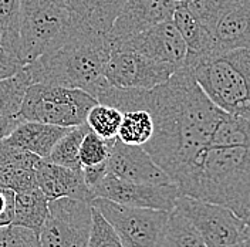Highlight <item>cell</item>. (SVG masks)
<instances>
[{
	"mask_svg": "<svg viewBox=\"0 0 250 247\" xmlns=\"http://www.w3.org/2000/svg\"><path fill=\"white\" fill-rule=\"evenodd\" d=\"M91 95L97 103L121 112L145 109L151 114L154 132L144 148L178 189L210 146L212 134L225 112L205 94L187 65L151 90L117 88L104 80Z\"/></svg>",
	"mask_w": 250,
	"mask_h": 247,
	"instance_id": "cell-1",
	"label": "cell"
},
{
	"mask_svg": "<svg viewBox=\"0 0 250 247\" xmlns=\"http://www.w3.org/2000/svg\"><path fill=\"white\" fill-rule=\"evenodd\" d=\"M112 48L108 34L74 24L62 46L24 64V67L30 74L31 84L43 82L80 88L91 95L105 78L104 68Z\"/></svg>",
	"mask_w": 250,
	"mask_h": 247,
	"instance_id": "cell-2",
	"label": "cell"
},
{
	"mask_svg": "<svg viewBox=\"0 0 250 247\" xmlns=\"http://www.w3.org/2000/svg\"><path fill=\"white\" fill-rule=\"evenodd\" d=\"M179 192L250 216V145L209 146Z\"/></svg>",
	"mask_w": 250,
	"mask_h": 247,
	"instance_id": "cell-3",
	"label": "cell"
},
{
	"mask_svg": "<svg viewBox=\"0 0 250 247\" xmlns=\"http://www.w3.org/2000/svg\"><path fill=\"white\" fill-rule=\"evenodd\" d=\"M184 65L219 108L250 121V50L213 51Z\"/></svg>",
	"mask_w": 250,
	"mask_h": 247,
	"instance_id": "cell-4",
	"label": "cell"
},
{
	"mask_svg": "<svg viewBox=\"0 0 250 247\" xmlns=\"http://www.w3.org/2000/svg\"><path fill=\"white\" fill-rule=\"evenodd\" d=\"M74 29V20L64 0H21L20 51L29 64L62 46Z\"/></svg>",
	"mask_w": 250,
	"mask_h": 247,
	"instance_id": "cell-5",
	"label": "cell"
},
{
	"mask_svg": "<svg viewBox=\"0 0 250 247\" xmlns=\"http://www.w3.org/2000/svg\"><path fill=\"white\" fill-rule=\"evenodd\" d=\"M95 104L97 100L84 90L36 82L26 90L17 118L71 128L85 123Z\"/></svg>",
	"mask_w": 250,
	"mask_h": 247,
	"instance_id": "cell-6",
	"label": "cell"
},
{
	"mask_svg": "<svg viewBox=\"0 0 250 247\" xmlns=\"http://www.w3.org/2000/svg\"><path fill=\"white\" fill-rule=\"evenodd\" d=\"M91 205L112 226L124 247H162L169 212L124 206L104 198H95Z\"/></svg>",
	"mask_w": 250,
	"mask_h": 247,
	"instance_id": "cell-7",
	"label": "cell"
},
{
	"mask_svg": "<svg viewBox=\"0 0 250 247\" xmlns=\"http://www.w3.org/2000/svg\"><path fill=\"white\" fill-rule=\"evenodd\" d=\"M91 223V202L74 198L48 201V213L39 233L42 247H87Z\"/></svg>",
	"mask_w": 250,
	"mask_h": 247,
	"instance_id": "cell-8",
	"label": "cell"
},
{
	"mask_svg": "<svg viewBox=\"0 0 250 247\" xmlns=\"http://www.w3.org/2000/svg\"><path fill=\"white\" fill-rule=\"evenodd\" d=\"M173 207L193 223L208 247H225L243 240L245 219L222 205L181 195Z\"/></svg>",
	"mask_w": 250,
	"mask_h": 247,
	"instance_id": "cell-9",
	"label": "cell"
},
{
	"mask_svg": "<svg viewBox=\"0 0 250 247\" xmlns=\"http://www.w3.org/2000/svg\"><path fill=\"white\" fill-rule=\"evenodd\" d=\"M178 68L168 62L148 59L129 47L115 46L112 48L104 77L117 88L151 90L168 81Z\"/></svg>",
	"mask_w": 250,
	"mask_h": 247,
	"instance_id": "cell-10",
	"label": "cell"
},
{
	"mask_svg": "<svg viewBox=\"0 0 250 247\" xmlns=\"http://www.w3.org/2000/svg\"><path fill=\"white\" fill-rule=\"evenodd\" d=\"M94 199L104 198L108 201L131 206V207H148L156 210L173 209L181 192L175 184H138L125 181L107 173L103 181L93 189Z\"/></svg>",
	"mask_w": 250,
	"mask_h": 247,
	"instance_id": "cell-11",
	"label": "cell"
},
{
	"mask_svg": "<svg viewBox=\"0 0 250 247\" xmlns=\"http://www.w3.org/2000/svg\"><path fill=\"white\" fill-rule=\"evenodd\" d=\"M179 0H125L108 31L112 46H118L161 21L172 20Z\"/></svg>",
	"mask_w": 250,
	"mask_h": 247,
	"instance_id": "cell-12",
	"label": "cell"
},
{
	"mask_svg": "<svg viewBox=\"0 0 250 247\" xmlns=\"http://www.w3.org/2000/svg\"><path fill=\"white\" fill-rule=\"evenodd\" d=\"M121 44L135 50L148 59L168 62L176 68L184 65L188 54L187 44L172 20H165L151 26Z\"/></svg>",
	"mask_w": 250,
	"mask_h": 247,
	"instance_id": "cell-13",
	"label": "cell"
},
{
	"mask_svg": "<svg viewBox=\"0 0 250 247\" xmlns=\"http://www.w3.org/2000/svg\"><path fill=\"white\" fill-rule=\"evenodd\" d=\"M107 169L117 178L138 184H171L144 146L126 145L115 138L107 159ZM173 184V182H172Z\"/></svg>",
	"mask_w": 250,
	"mask_h": 247,
	"instance_id": "cell-14",
	"label": "cell"
},
{
	"mask_svg": "<svg viewBox=\"0 0 250 247\" xmlns=\"http://www.w3.org/2000/svg\"><path fill=\"white\" fill-rule=\"evenodd\" d=\"M37 186L46 195L48 201L60 198H74L91 202L94 199L91 190L85 185L81 169L62 166L47 159H40L36 166Z\"/></svg>",
	"mask_w": 250,
	"mask_h": 247,
	"instance_id": "cell-15",
	"label": "cell"
},
{
	"mask_svg": "<svg viewBox=\"0 0 250 247\" xmlns=\"http://www.w3.org/2000/svg\"><path fill=\"white\" fill-rule=\"evenodd\" d=\"M216 53L250 50V0L237 1L219 20L213 31Z\"/></svg>",
	"mask_w": 250,
	"mask_h": 247,
	"instance_id": "cell-16",
	"label": "cell"
},
{
	"mask_svg": "<svg viewBox=\"0 0 250 247\" xmlns=\"http://www.w3.org/2000/svg\"><path fill=\"white\" fill-rule=\"evenodd\" d=\"M68 129L70 128L36 121H20L7 135V138L20 148L37 155L42 159H46L54 145Z\"/></svg>",
	"mask_w": 250,
	"mask_h": 247,
	"instance_id": "cell-17",
	"label": "cell"
},
{
	"mask_svg": "<svg viewBox=\"0 0 250 247\" xmlns=\"http://www.w3.org/2000/svg\"><path fill=\"white\" fill-rule=\"evenodd\" d=\"M172 21H173L175 27L178 29V31L181 33V36L187 44L188 54L185 62L196 60L199 57H203L206 54L216 51V44H215L213 36L206 30L193 16L190 15V12L181 3V0L173 10Z\"/></svg>",
	"mask_w": 250,
	"mask_h": 247,
	"instance_id": "cell-18",
	"label": "cell"
},
{
	"mask_svg": "<svg viewBox=\"0 0 250 247\" xmlns=\"http://www.w3.org/2000/svg\"><path fill=\"white\" fill-rule=\"evenodd\" d=\"M47 213L48 199L39 186L15 195V217L12 225L27 227L39 234Z\"/></svg>",
	"mask_w": 250,
	"mask_h": 247,
	"instance_id": "cell-19",
	"label": "cell"
},
{
	"mask_svg": "<svg viewBox=\"0 0 250 247\" xmlns=\"http://www.w3.org/2000/svg\"><path fill=\"white\" fill-rule=\"evenodd\" d=\"M162 247H208L193 223L178 209L168 213Z\"/></svg>",
	"mask_w": 250,
	"mask_h": 247,
	"instance_id": "cell-20",
	"label": "cell"
},
{
	"mask_svg": "<svg viewBox=\"0 0 250 247\" xmlns=\"http://www.w3.org/2000/svg\"><path fill=\"white\" fill-rule=\"evenodd\" d=\"M29 85H31V78L24 65L13 76L0 80V115L1 117L17 118Z\"/></svg>",
	"mask_w": 250,
	"mask_h": 247,
	"instance_id": "cell-21",
	"label": "cell"
},
{
	"mask_svg": "<svg viewBox=\"0 0 250 247\" xmlns=\"http://www.w3.org/2000/svg\"><path fill=\"white\" fill-rule=\"evenodd\" d=\"M20 21L21 0H0V47L16 56L19 60Z\"/></svg>",
	"mask_w": 250,
	"mask_h": 247,
	"instance_id": "cell-22",
	"label": "cell"
},
{
	"mask_svg": "<svg viewBox=\"0 0 250 247\" xmlns=\"http://www.w3.org/2000/svg\"><path fill=\"white\" fill-rule=\"evenodd\" d=\"M154 132L152 117L145 109H131L123 112V121L120 125L117 139L126 145L144 146Z\"/></svg>",
	"mask_w": 250,
	"mask_h": 247,
	"instance_id": "cell-23",
	"label": "cell"
},
{
	"mask_svg": "<svg viewBox=\"0 0 250 247\" xmlns=\"http://www.w3.org/2000/svg\"><path fill=\"white\" fill-rule=\"evenodd\" d=\"M88 131H90V128L85 123L77 125V126H71L60 138V141L54 145L53 151L46 158L47 161L62 165V166H67V168L81 169L80 156H78L80 145Z\"/></svg>",
	"mask_w": 250,
	"mask_h": 247,
	"instance_id": "cell-24",
	"label": "cell"
},
{
	"mask_svg": "<svg viewBox=\"0 0 250 247\" xmlns=\"http://www.w3.org/2000/svg\"><path fill=\"white\" fill-rule=\"evenodd\" d=\"M250 145V121L223 112L212 134L210 146Z\"/></svg>",
	"mask_w": 250,
	"mask_h": 247,
	"instance_id": "cell-25",
	"label": "cell"
},
{
	"mask_svg": "<svg viewBox=\"0 0 250 247\" xmlns=\"http://www.w3.org/2000/svg\"><path fill=\"white\" fill-rule=\"evenodd\" d=\"M181 3L190 12L206 30L213 36L219 20L230 10L237 1L233 0H181Z\"/></svg>",
	"mask_w": 250,
	"mask_h": 247,
	"instance_id": "cell-26",
	"label": "cell"
},
{
	"mask_svg": "<svg viewBox=\"0 0 250 247\" xmlns=\"http://www.w3.org/2000/svg\"><path fill=\"white\" fill-rule=\"evenodd\" d=\"M121 121L123 112L120 109L101 103H97L85 118V124L94 134L105 139L117 138Z\"/></svg>",
	"mask_w": 250,
	"mask_h": 247,
	"instance_id": "cell-27",
	"label": "cell"
},
{
	"mask_svg": "<svg viewBox=\"0 0 250 247\" xmlns=\"http://www.w3.org/2000/svg\"><path fill=\"white\" fill-rule=\"evenodd\" d=\"M124 3L125 0H91L87 27L103 34H108Z\"/></svg>",
	"mask_w": 250,
	"mask_h": 247,
	"instance_id": "cell-28",
	"label": "cell"
},
{
	"mask_svg": "<svg viewBox=\"0 0 250 247\" xmlns=\"http://www.w3.org/2000/svg\"><path fill=\"white\" fill-rule=\"evenodd\" d=\"M115 139H105L98 137L90 129L80 145V164L83 166H94L105 164L108 159Z\"/></svg>",
	"mask_w": 250,
	"mask_h": 247,
	"instance_id": "cell-29",
	"label": "cell"
},
{
	"mask_svg": "<svg viewBox=\"0 0 250 247\" xmlns=\"http://www.w3.org/2000/svg\"><path fill=\"white\" fill-rule=\"evenodd\" d=\"M42 158L20 148L10 139H0V168H27L36 169Z\"/></svg>",
	"mask_w": 250,
	"mask_h": 247,
	"instance_id": "cell-30",
	"label": "cell"
},
{
	"mask_svg": "<svg viewBox=\"0 0 250 247\" xmlns=\"http://www.w3.org/2000/svg\"><path fill=\"white\" fill-rule=\"evenodd\" d=\"M87 247H124L112 226L95 206H93V223Z\"/></svg>",
	"mask_w": 250,
	"mask_h": 247,
	"instance_id": "cell-31",
	"label": "cell"
},
{
	"mask_svg": "<svg viewBox=\"0 0 250 247\" xmlns=\"http://www.w3.org/2000/svg\"><path fill=\"white\" fill-rule=\"evenodd\" d=\"M0 186L15 193L37 187L36 169L27 168H0Z\"/></svg>",
	"mask_w": 250,
	"mask_h": 247,
	"instance_id": "cell-32",
	"label": "cell"
},
{
	"mask_svg": "<svg viewBox=\"0 0 250 247\" xmlns=\"http://www.w3.org/2000/svg\"><path fill=\"white\" fill-rule=\"evenodd\" d=\"M0 247H42L40 237L31 229L9 225L0 227Z\"/></svg>",
	"mask_w": 250,
	"mask_h": 247,
	"instance_id": "cell-33",
	"label": "cell"
},
{
	"mask_svg": "<svg viewBox=\"0 0 250 247\" xmlns=\"http://www.w3.org/2000/svg\"><path fill=\"white\" fill-rule=\"evenodd\" d=\"M15 192L0 186V227L13 223L15 217Z\"/></svg>",
	"mask_w": 250,
	"mask_h": 247,
	"instance_id": "cell-34",
	"label": "cell"
},
{
	"mask_svg": "<svg viewBox=\"0 0 250 247\" xmlns=\"http://www.w3.org/2000/svg\"><path fill=\"white\" fill-rule=\"evenodd\" d=\"M21 67H23V62L16 56L10 54L9 51L0 47V80L13 76Z\"/></svg>",
	"mask_w": 250,
	"mask_h": 247,
	"instance_id": "cell-35",
	"label": "cell"
},
{
	"mask_svg": "<svg viewBox=\"0 0 250 247\" xmlns=\"http://www.w3.org/2000/svg\"><path fill=\"white\" fill-rule=\"evenodd\" d=\"M19 123H20L19 118H9V117L0 115V139L6 138L15 129L16 125Z\"/></svg>",
	"mask_w": 250,
	"mask_h": 247,
	"instance_id": "cell-36",
	"label": "cell"
},
{
	"mask_svg": "<svg viewBox=\"0 0 250 247\" xmlns=\"http://www.w3.org/2000/svg\"><path fill=\"white\" fill-rule=\"evenodd\" d=\"M243 240L250 246V216L245 219V229H243Z\"/></svg>",
	"mask_w": 250,
	"mask_h": 247,
	"instance_id": "cell-37",
	"label": "cell"
},
{
	"mask_svg": "<svg viewBox=\"0 0 250 247\" xmlns=\"http://www.w3.org/2000/svg\"><path fill=\"white\" fill-rule=\"evenodd\" d=\"M225 247H250L245 240H240V242H236L233 245H229V246H225Z\"/></svg>",
	"mask_w": 250,
	"mask_h": 247,
	"instance_id": "cell-38",
	"label": "cell"
},
{
	"mask_svg": "<svg viewBox=\"0 0 250 247\" xmlns=\"http://www.w3.org/2000/svg\"><path fill=\"white\" fill-rule=\"evenodd\" d=\"M233 1H243V0H233Z\"/></svg>",
	"mask_w": 250,
	"mask_h": 247,
	"instance_id": "cell-39",
	"label": "cell"
},
{
	"mask_svg": "<svg viewBox=\"0 0 250 247\" xmlns=\"http://www.w3.org/2000/svg\"><path fill=\"white\" fill-rule=\"evenodd\" d=\"M64 1H65V0H64Z\"/></svg>",
	"mask_w": 250,
	"mask_h": 247,
	"instance_id": "cell-40",
	"label": "cell"
}]
</instances>
